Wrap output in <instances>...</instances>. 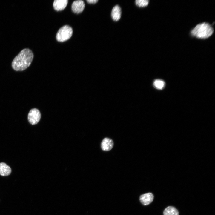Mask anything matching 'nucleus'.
Returning a JSON list of instances; mask_svg holds the SVG:
<instances>
[{
    "mask_svg": "<svg viewBox=\"0 0 215 215\" xmlns=\"http://www.w3.org/2000/svg\"><path fill=\"white\" fill-rule=\"evenodd\" d=\"M33 56L30 50L28 48L23 49L13 59L12 63V68L16 71L25 70L30 65Z\"/></svg>",
    "mask_w": 215,
    "mask_h": 215,
    "instance_id": "f257e3e1",
    "label": "nucleus"
},
{
    "mask_svg": "<svg viewBox=\"0 0 215 215\" xmlns=\"http://www.w3.org/2000/svg\"><path fill=\"white\" fill-rule=\"evenodd\" d=\"M214 30L209 23L203 22L196 25L191 31L192 36L201 39H205L210 37L213 34Z\"/></svg>",
    "mask_w": 215,
    "mask_h": 215,
    "instance_id": "f03ea898",
    "label": "nucleus"
},
{
    "mask_svg": "<svg viewBox=\"0 0 215 215\" xmlns=\"http://www.w3.org/2000/svg\"><path fill=\"white\" fill-rule=\"evenodd\" d=\"M73 30L72 28L67 25L60 28L57 32L56 39L59 42H64L68 40L72 36Z\"/></svg>",
    "mask_w": 215,
    "mask_h": 215,
    "instance_id": "7ed1b4c3",
    "label": "nucleus"
},
{
    "mask_svg": "<svg viewBox=\"0 0 215 215\" xmlns=\"http://www.w3.org/2000/svg\"><path fill=\"white\" fill-rule=\"evenodd\" d=\"M41 117V113L38 109L34 108L30 111L28 115V120L32 125L37 124L40 121Z\"/></svg>",
    "mask_w": 215,
    "mask_h": 215,
    "instance_id": "20e7f679",
    "label": "nucleus"
},
{
    "mask_svg": "<svg viewBox=\"0 0 215 215\" xmlns=\"http://www.w3.org/2000/svg\"><path fill=\"white\" fill-rule=\"evenodd\" d=\"M85 4L84 1L78 0L74 1L71 5L72 11L74 13L79 14L84 10Z\"/></svg>",
    "mask_w": 215,
    "mask_h": 215,
    "instance_id": "39448f33",
    "label": "nucleus"
},
{
    "mask_svg": "<svg viewBox=\"0 0 215 215\" xmlns=\"http://www.w3.org/2000/svg\"><path fill=\"white\" fill-rule=\"evenodd\" d=\"M154 196L151 193H148L141 195L139 200L141 203L144 205H147L151 203L153 199Z\"/></svg>",
    "mask_w": 215,
    "mask_h": 215,
    "instance_id": "423d86ee",
    "label": "nucleus"
},
{
    "mask_svg": "<svg viewBox=\"0 0 215 215\" xmlns=\"http://www.w3.org/2000/svg\"><path fill=\"white\" fill-rule=\"evenodd\" d=\"M113 144V142L112 139L108 138H105L102 141L101 147L103 150L108 151L112 148Z\"/></svg>",
    "mask_w": 215,
    "mask_h": 215,
    "instance_id": "0eeeda50",
    "label": "nucleus"
},
{
    "mask_svg": "<svg viewBox=\"0 0 215 215\" xmlns=\"http://www.w3.org/2000/svg\"><path fill=\"white\" fill-rule=\"evenodd\" d=\"M67 0H55L53 3L54 9L57 11L64 10L67 4Z\"/></svg>",
    "mask_w": 215,
    "mask_h": 215,
    "instance_id": "6e6552de",
    "label": "nucleus"
},
{
    "mask_svg": "<svg viewBox=\"0 0 215 215\" xmlns=\"http://www.w3.org/2000/svg\"><path fill=\"white\" fill-rule=\"evenodd\" d=\"M121 10L120 7L118 5H116L113 8L111 16L112 19L115 21L119 20L121 17Z\"/></svg>",
    "mask_w": 215,
    "mask_h": 215,
    "instance_id": "1a4fd4ad",
    "label": "nucleus"
},
{
    "mask_svg": "<svg viewBox=\"0 0 215 215\" xmlns=\"http://www.w3.org/2000/svg\"><path fill=\"white\" fill-rule=\"evenodd\" d=\"M10 168L6 163H0V175L2 176H7L11 173Z\"/></svg>",
    "mask_w": 215,
    "mask_h": 215,
    "instance_id": "9d476101",
    "label": "nucleus"
},
{
    "mask_svg": "<svg viewBox=\"0 0 215 215\" xmlns=\"http://www.w3.org/2000/svg\"><path fill=\"white\" fill-rule=\"evenodd\" d=\"M164 215H179L177 210L174 207L169 206L167 207L163 211Z\"/></svg>",
    "mask_w": 215,
    "mask_h": 215,
    "instance_id": "9b49d317",
    "label": "nucleus"
},
{
    "mask_svg": "<svg viewBox=\"0 0 215 215\" xmlns=\"http://www.w3.org/2000/svg\"><path fill=\"white\" fill-rule=\"evenodd\" d=\"M165 84V82L159 79L155 80L153 83L155 87L159 89H162L164 87Z\"/></svg>",
    "mask_w": 215,
    "mask_h": 215,
    "instance_id": "f8f14e48",
    "label": "nucleus"
},
{
    "mask_svg": "<svg viewBox=\"0 0 215 215\" xmlns=\"http://www.w3.org/2000/svg\"><path fill=\"white\" fill-rule=\"evenodd\" d=\"M149 2V1L148 0H136L135 1L136 5L139 7H144L147 6Z\"/></svg>",
    "mask_w": 215,
    "mask_h": 215,
    "instance_id": "ddd939ff",
    "label": "nucleus"
},
{
    "mask_svg": "<svg viewBox=\"0 0 215 215\" xmlns=\"http://www.w3.org/2000/svg\"><path fill=\"white\" fill-rule=\"evenodd\" d=\"M98 0H87L86 1L89 4H94L98 1Z\"/></svg>",
    "mask_w": 215,
    "mask_h": 215,
    "instance_id": "4468645a",
    "label": "nucleus"
}]
</instances>
